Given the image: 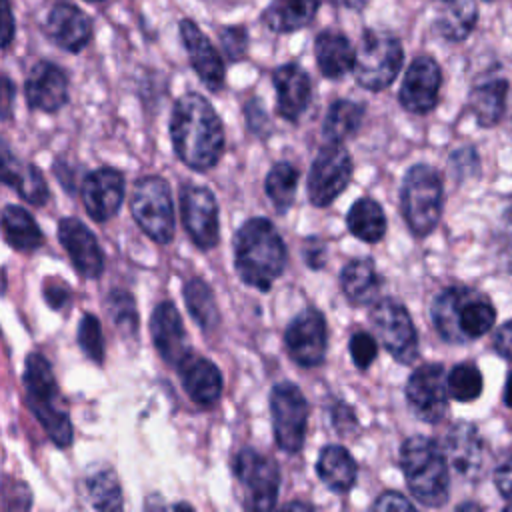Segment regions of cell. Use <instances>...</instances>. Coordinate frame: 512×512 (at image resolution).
Masks as SVG:
<instances>
[{"mask_svg": "<svg viewBox=\"0 0 512 512\" xmlns=\"http://www.w3.org/2000/svg\"><path fill=\"white\" fill-rule=\"evenodd\" d=\"M170 140L178 160L196 172L214 168L226 146L224 124L218 112L198 92H186L174 102Z\"/></svg>", "mask_w": 512, "mask_h": 512, "instance_id": "1", "label": "cell"}, {"mask_svg": "<svg viewBox=\"0 0 512 512\" xmlns=\"http://www.w3.org/2000/svg\"><path fill=\"white\" fill-rule=\"evenodd\" d=\"M286 262V244L268 218H250L236 230L234 268L246 286L268 292L284 274Z\"/></svg>", "mask_w": 512, "mask_h": 512, "instance_id": "2", "label": "cell"}, {"mask_svg": "<svg viewBox=\"0 0 512 512\" xmlns=\"http://www.w3.org/2000/svg\"><path fill=\"white\" fill-rule=\"evenodd\" d=\"M430 316L436 332L450 344L482 338L496 320L492 302L468 286H450L436 294Z\"/></svg>", "mask_w": 512, "mask_h": 512, "instance_id": "3", "label": "cell"}, {"mask_svg": "<svg viewBox=\"0 0 512 512\" xmlns=\"http://www.w3.org/2000/svg\"><path fill=\"white\" fill-rule=\"evenodd\" d=\"M26 404L34 418L40 422L48 438L58 448H68L72 444V422L58 388L56 376L50 362L40 352H30L24 360L22 374Z\"/></svg>", "mask_w": 512, "mask_h": 512, "instance_id": "4", "label": "cell"}, {"mask_svg": "<svg viewBox=\"0 0 512 512\" xmlns=\"http://www.w3.org/2000/svg\"><path fill=\"white\" fill-rule=\"evenodd\" d=\"M400 466L406 486L418 504L440 508L450 494L448 460L442 446L428 436H410L400 446Z\"/></svg>", "mask_w": 512, "mask_h": 512, "instance_id": "5", "label": "cell"}, {"mask_svg": "<svg viewBox=\"0 0 512 512\" xmlns=\"http://www.w3.org/2000/svg\"><path fill=\"white\" fill-rule=\"evenodd\" d=\"M442 178L430 164H414L400 186V210L416 238L428 236L442 216Z\"/></svg>", "mask_w": 512, "mask_h": 512, "instance_id": "6", "label": "cell"}, {"mask_svg": "<svg viewBox=\"0 0 512 512\" xmlns=\"http://www.w3.org/2000/svg\"><path fill=\"white\" fill-rule=\"evenodd\" d=\"M402 62H404L402 42L386 30L368 28L362 32L360 42L356 46L352 74L362 88L370 92H380L396 80V76L400 74Z\"/></svg>", "mask_w": 512, "mask_h": 512, "instance_id": "7", "label": "cell"}, {"mask_svg": "<svg viewBox=\"0 0 512 512\" xmlns=\"http://www.w3.org/2000/svg\"><path fill=\"white\" fill-rule=\"evenodd\" d=\"M130 212L138 228L158 244H170L176 234L172 190L162 176H142L130 192Z\"/></svg>", "mask_w": 512, "mask_h": 512, "instance_id": "8", "label": "cell"}, {"mask_svg": "<svg viewBox=\"0 0 512 512\" xmlns=\"http://www.w3.org/2000/svg\"><path fill=\"white\" fill-rule=\"evenodd\" d=\"M368 322L396 362L412 364L418 358V332L400 300L384 296L372 302L368 308Z\"/></svg>", "mask_w": 512, "mask_h": 512, "instance_id": "9", "label": "cell"}, {"mask_svg": "<svg viewBox=\"0 0 512 512\" xmlns=\"http://www.w3.org/2000/svg\"><path fill=\"white\" fill-rule=\"evenodd\" d=\"M246 510H272L280 488L278 464L254 448H242L232 462Z\"/></svg>", "mask_w": 512, "mask_h": 512, "instance_id": "10", "label": "cell"}, {"mask_svg": "<svg viewBox=\"0 0 512 512\" xmlns=\"http://www.w3.org/2000/svg\"><path fill=\"white\" fill-rule=\"evenodd\" d=\"M352 156L342 142H326L314 156L306 178L310 204L316 208L330 206L352 180Z\"/></svg>", "mask_w": 512, "mask_h": 512, "instance_id": "11", "label": "cell"}, {"mask_svg": "<svg viewBox=\"0 0 512 512\" xmlns=\"http://www.w3.org/2000/svg\"><path fill=\"white\" fill-rule=\"evenodd\" d=\"M270 414L276 446L298 454L304 446L308 426V400L292 382H278L270 390Z\"/></svg>", "mask_w": 512, "mask_h": 512, "instance_id": "12", "label": "cell"}, {"mask_svg": "<svg viewBox=\"0 0 512 512\" xmlns=\"http://www.w3.org/2000/svg\"><path fill=\"white\" fill-rule=\"evenodd\" d=\"M180 220L200 250H210L220 240L218 202L208 186L184 184L180 190Z\"/></svg>", "mask_w": 512, "mask_h": 512, "instance_id": "13", "label": "cell"}, {"mask_svg": "<svg viewBox=\"0 0 512 512\" xmlns=\"http://www.w3.org/2000/svg\"><path fill=\"white\" fill-rule=\"evenodd\" d=\"M412 414L428 424L440 422L448 412V374L442 364L418 366L404 388Z\"/></svg>", "mask_w": 512, "mask_h": 512, "instance_id": "14", "label": "cell"}, {"mask_svg": "<svg viewBox=\"0 0 512 512\" xmlns=\"http://www.w3.org/2000/svg\"><path fill=\"white\" fill-rule=\"evenodd\" d=\"M328 344L324 314L316 308L298 312L284 330V346L288 356L302 368H316L324 362Z\"/></svg>", "mask_w": 512, "mask_h": 512, "instance_id": "15", "label": "cell"}, {"mask_svg": "<svg viewBox=\"0 0 512 512\" xmlns=\"http://www.w3.org/2000/svg\"><path fill=\"white\" fill-rule=\"evenodd\" d=\"M124 190L126 182L122 172L112 166H100L82 178L80 200L86 214L94 222L104 224L118 214L124 202Z\"/></svg>", "mask_w": 512, "mask_h": 512, "instance_id": "16", "label": "cell"}, {"mask_svg": "<svg viewBox=\"0 0 512 512\" xmlns=\"http://www.w3.org/2000/svg\"><path fill=\"white\" fill-rule=\"evenodd\" d=\"M442 72L432 56H416L400 84L398 102L410 114H428L438 104Z\"/></svg>", "mask_w": 512, "mask_h": 512, "instance_id": "17", "label": "cell"}, {"mask_svg": "<svg viewBox=\"0 0 512 512\" xmlns=\"http://www.w3.org/2000/svg\"><path fill=\"white\" fill-rule=\"evenodd\" d=\"M442 450L448 466L464 480H478L486 464V446L478 428L470 422H456L448 428Z\"/></svg>", "mask_w": 512, "mask_h": 512, "instance_id": "18", "label": "cell"}, {"mask_svg": "<svg viewBox=\"0 0 512 512\" xmlns=\"http://www.w3.org/2000/svg\"><path fill=\"white\" fill-rule=\"evenodd\" d=\"M58 240L72 266L84 278L96 280L104 272V252L94 232L78 218L66 216L58 222Z\"/></svg>", "mask_w": 512, "mask_h": 512, "instance_id": "19", "label": "cell"}, {"mask_svg": "<svg viewBox=\"0 0 512 512\" xmlns=\"http://www.w3.org/2000/svg\"><path fill=\"white\" fill-rule=\"evenodd\" d=\"M24 98L30 110L56 114L68 104V74L56 62H36L24 80Z\"/></svg>", "mask_w": 512, "mask_h": 512, "instance_id": "20", "label": "cell"}, {"mask_svg": "<svg viewBox=\"0 0 512 512\" xmlns=\"http://www.w3.org/2000/svg\"><path fill=\"white\" fill-rule=\"evenodd\" d=\"M178 30H180V38L186 48L190 66L194 68L202 84L212 92H220L226 82V66L216 46L208 40V36L200 30V26L190 18H182L178 24Z\"/></svg>", "mask_w": 512, "mask_h": 512, "instance_id": "21", "label": "cell"}, {"mask_svg": "<svg viewBox=\"0 0 512 512\" xmlns=\"http://www.w3.org/2000/svg\"><path fill=\"white\" fill-rule=\"evenodd\" d=\"M148 328H150L152 344L166 364L178 366L192 352L186 338L182 316L170 300L158 302L154 306Z\"/></svg>", "mask_w": 512, "mask_h": 512, "instance_id": "22", "label": "cell"}, {"mask_svg": "<svg viewBox=\"0 0 512 512\" xmlns=\"http://www.w3.org/2000/svg\"><path fill=\"white\" fill-rule=\"evenodd\" d=\"M44 32L58 48L78 54L90 44L94 28L92 18L84 10L70 2H60L50 8L44 22Z\"/></svg>", "mask_w": 512, "mask_h": 512, "instance_id": "23", "label": "cell"}, {"mask_svg": "<svg viewBox=\"0 0 512 512\" xmlns=\"http://www.w3.org/2000/svg\"><path fill=\"white\" fill-rule=\"evenodd\" d=\"M276 88V112L288 122H298L312 98V82L308 72L296 62L280 64L272 70Z\"/></svg>", "mask_w": 512, "mask_h": 512, "instance_id": "24", "label": "cell"}, {"mask_svg": "<svg viewBox=\"0 0 512 512\" xmlns=\"http://www.w3.org/2000/svg\"><path fill=\"white\" fill-rule=\"evenodd\" d=\"M180 374L182 388L190 396V400L202 408L214 406L224 390V380L220 368L204 358L194 354V350L176 366Z\"/></svg>", "mask_w": 512, "mask_h": 512, "instance_id": "25", "label": "cell"}, {"mask_svg": "<svg viewBox=\"0 0 512 512\" xmlns=\"http://www.w3.org/2000/svg\"><path fill=\"white\" fill-rule=\"evenodd\" d=\"M2 182L10 188H14L22 200H26L32 206L42 208L48 198V184L36 164L22 162L16 156H12L8 144H2Z\"/></svg>", "mask_w": 512, "mask_h": 512, "instance_id": "26", "label": "cell"}, {"mask_svg": "<svg viewBox=\"0 0 512 512\" xmlns=\"http://www.w3.org/2000/svg\"><path fill=\"white\" fill-rule=\"evenodd\" d=\"M314 58L320 74L324 78L336 80L352 72L356 48L352 46V42L344 32L326 28L318 32L314 40Z\"/></svg>", "mask_w": 512, "mask_h": 512, "instance_id": "27", "label": "cell"}, {"mask_svg": "<svg viewBox=\"0 0 512 512\" xmlns=\"http://www.w3.org/2000/svg\"><path fill=\"white\" fill-rule=\"evenodd\" d=\"M340 288L352 306H366L380 298L382 278L372 258H354L340 270Z\"/></svg>", "mask_w": 512, "mask_h": 512, "instance_id": "28", "label": "cell"}, {"mask_svg": "<svg viewBox=\"0 0 512 512\" xmlns=\"http://www.w3.org/2000/svg\"><path fill=\"white\" fill-rule=\"evenodd\" d=\"M316 474L332 492L346 494L356 484L358 466L352 454L340 444H326L316 460Z\"/></svg>", "mask_w": 512, "mask_h": 512, "instance_id": "29", "label": "cell"}, {"mask_svg": "<svg viewBox=\"0 0 512 512\" xmlns=\"http://www.w3.org/2000/svg\"><path fill=\"white\" fill-rule=\"evenodd\" d=\"M320 0H272L264 12L262 22L276 34H290L306 28L318 14Z\"/></svg>", "mask_w": 512, "mask_h": 512, "instance_id": "30", "label": "cell"}, {"mask_svg": "<svg viewBox=\"0 0 512 512\" xmlns=\"http://www.w3.org/2000/svg\"><path fill=\"white\" fill-rule=\"evenodd\" d=\"M478 18L474 0H436L434 30L448 42H462Z\"/></svg>", "mask_w": 512, "mask_h": 512, "instance_id": "31", "label": "cell"}, {"mask_svg": "<svg viewBox=\"0 0 512 512\" xmlns=\"http://www.w3.org/2000/svg\"><path fill=\"white\" fill-rule=\"evenodd\" d=\"M506 94H508V82L496 76L482 78L472 86L468 104L480 126L490 128L500 122L506 108Z\"/></svg>", "mask_w": 512, "mask_h": 512, "instance_id": "32", "label": "cell"}, {"mask_svg": "<svg viewBox=\"0 0 512 512\" xmlns=\"http://www.w3.org/2000/svg\"><path fill=\"white\" fill-rule=\"evenodd\" d=\"M2 234L8 246L18 252H34L44 244V234L32 214L18 206L6 204L2 210Z\"/></svg>", "mask_w": 512, "mask_h": 512, "instance_id": "33", "label": "cell"}, {"mask_svg": "<svg viewBox=\"0 0 512 512\" xmlns=\"http://www.w3.org/2000/svg\"><path fill=\"white\" fill-rule=\"evenodd\" d=\"M366 106L348 98H338L328 106L322 122L324 142H344L354 136L364 122Z\"/></svg>", "mask_w": 512, "mask_h": 512, "instance_id": "34", "label": "cell"}, {"mask_svg": "<svg viewBox=\"0 0 512 512\" xmlns=\"http://www.w3.org/2000/svg\"><path fill=\"white\" fill-rule=\"evenodd\" d=\"M346 226L348 232L358 240L366 244H378L386 234V216L374 198L362 196L350 206L346 214Z\"/></svg>", "mask_w": 512, "mask_h": 512, "instance_id": "35", "label": "cell"}, {"mask_svg": "<svg viewBox=\"0 0 512 512\" xmlns=\"http://www.w3.org/2000/svg\"><path fill=\"white\" fill-rule=\"evenodd\" d=\"M184 302L190 312V316L196 320V324L204 330L210 332L218 326L220 322V310L216 304V296L212 288L198 276H192L184 284Z\"/></svg>", "mask_w": 512, "mask_h": 512, "instance_id": "36", "label": "cell"}, {"mask_svg": "<svg viewBox=\"0 0 512 512\" xmlns=\"http://www.w3.org/2000/svg\"><path fill=\"white\" fill-rule=\"evenodd\" d=\"M298 180L300 172L288 160H280L268 170L264 180V192L278 214H284L294 204Z\"/></svg>", "mask_w": 512, "mask_h": 512, "instance_id": "37", "label": "cell"}, {"mask_svg": "<svg viewBox=\"0 0 512 512\" xmlns=\"http://www.w3.org/2000/svg\"><path fill=\"white\" fill-rule=\"evenodd\" d=\"M90 504L96 510H120L122 508V488L114 470L104 468L88 478L86 482Z\"/></svg>", "mask_w": 512, "mask_h": 512, "instance_id": "38", "label": "cell"}, {"mask_svg": "<svg viewBox=\"0 0 512 512\" xmlns=\"http://www.w3.org/2000/svg\"><path fill=\"white\" fill-rule=\"evenodd\" d=\"M106 312L122 334L134 336L138 332L136 300L128 290L112 288L106 296Z\"/></svg>", "mask_w": 512, "mask_h": 512, "instance_id": "39", "label": "cell"}, {"mask_svg": "<svg viewBox=\"0 0 512 512\" xmlns=\"http://www.w3.org/2000/svg\"><path fill=\"white\" fill-rule=\"evenodd\" d=\"M448 394L458 402H472L482 394V374L476 364L460 362L448 374Z\"/></svg>", "mask_w": 512, "mask_h": 512, "instance_id": "40", "label": "cell"}, {"mask_svg": "<svg viewBox=\"0 0 512 512\" xmlns=\"http://www.w3.org/2000/svg\"><path fill=\"white\" fill-rule=\"evenodd\" d=\"M78 346L96 364L104 362V336L100 320L86 312L78 324Z\"/></svg>", "mask_w": 512, "mask_h": 512, "instance_id": "41", "label": "cell"}, {"mask_svg": "<svg viewBox=\"0 0 512 512\" xmlns=\"http://www.w3.org/2000/svg\"><path fill=\"white\" fill-rule=\"evenodd\" d=\"M218 40L224 56L230 62L244 60L248 54V30L242 24H230L218 30Z\"/></svg>", "mask_w": 512, "mask_h": 512, "instance_id": "42", "label": "cell"}, {"mask_svg": "<svg viewBox=\"0 0 512 512\" xmlns=\"http://www.w3.org/2000/svg\"><path fill=\"white\" fill-rule=\"evenodd\" d=\"M348 350H350V358L356 364V368L366 370L374 364V360L378 356V342L370 332L356 330L348 340Z\"/></svg>", "mask_w": 512, "mask_h": 512, "instance_id": "43", "label": "cell"}, {"mask_svg": "<svg viewBox=\"0 0 512 512\" xmlns=\"http://www.w3.org/2000/svg\"><path fill=\"white\" fill-rule=\"evenodd\" d=\"M498 252L504 268L512 274V202L506 206L502 214V224L498 234Z\"/></svg>", "mask_w": 512, "mask_h": 512, "instance_id": "44", "label": "cell"}, {"mask_svg": "<svg viewBox=\"0 0 512 512\" xmlns=\"http://www.w3.org/2000/svg\"><path fill=\"white\" fill-rule=\"evenodd\" d=\"M332 424H334V428L338 430V434L350 436V432L358 428V420H356L354 408L348 406V404L342 402V400H336V402L332 404Z\"/></svg>", "mask_w": 512, "mask_h": 512, "instance_id": "45", "label": "cell"}, {"mask_svg": "<svg viewBox=\"0 0 512 512\" xmlns=\"http://www.w3.org/2000/svg\"><path fill=\"white\" fill-rule=\"evenodd\" d=\"M42 294H44V300L48 302V306L54 308V310L62 308V306L68 304V300H70V290H68V286H66L64 282L56 280V278L44 280Z\"/></svg>", "mask_w": 512, "mask_h": 512, "instance_id": "46", "label": "cell"}, {"mask_svg": "<svg viewBox=\"0 0 512 512\" xmlns=\"http://www.w3.org/2000/svg\"><path fill=\"white\" fill-rule=\"evenodd\" d=\"M302 256L306 260V264L314 270L322 268L326 264V246L320 238H306L302 244Z\"/></svg>", "mask_w": 512, "mask_h": 512, "instance_id": "47", "label": "cell"}, {"mask_svg": "<svg viewBox=\"0 0 512 512\" xmlns=\"http://www.w3.org/2000/svg\"><path fill=\"white\" fill-rule=\"evenodd\" d=\"M494 484L500 496L512 504V456H508L498 468L494 470Z\"/></svg>", "mask_w": 512, "mask_h": 512, "instance_id": "48", "label": "cell"}, {"mask_svg": "<svg viewBox=\"0 0 512 512\" xmlns=\"http://www.w3.org/2000/svg\"><path fill=\"white\" fill-rule=\"evenodd\" d=\"M372 508L374 510H414V504L406 496H402L400 492L388 490V492H382L372 502Z\"/></svg>", "mask_w": 512, "mask_h": 512, "instance_id": "49", "label": "cell"}, {"mask_svg": "<svg viewBox=\"0 0 512 512\" xmlns=\"http://www.w3.org/2000/svg\"><path fill=\"white\" fill-rule=\"evenodd\" d=\"M16 34V20L10 0H2V50H8Z\"/></svg>", "mask_w": 512, "mask_h": 512, "instance_id": "50", "label": "cell"}, {"mask_svg": "<svg viewBox=\"0 0 512 512\" xmlns=\"http://www.w3.org/2000/svg\"><path fill=\"white\" fill-rule=\"evenodd\" d=\"M494 350L512 362V320H508L504 326L498 328L494 336Z\"/></svg>", "mask_w": 512, "mask_h": 512, "instance_id": "51", "label": "cell"}, {"mask_svg": "<svg viewBox=\"0 0 512 512\" xmlns=\"http://www.w3.org/2000/svg\"><path fill=\"white\" fill-rule=\"evenodd\" d=\"M244 112H246V120H248L250 130L260 134V130H262V126H264V124H260V120L268 122V114H266V110L262 108V102H260L258 98H252V100L244 106Z\"/></svg>", "mask_w": 512, "mask_h": 512, "instance_id": "52", "label": "cell"}, {"mask_svg": "<svg viewBox=\"0 0 512 512\" xmlns=\"http://www.w3.org/2000/svg\"><path fill=\"white\" fill-rule=\"evenodd\" d=\"M14 84H12V80L4 74L2 76V116H4V120L6 118H10V112H12V100H14Z\"/></svg>", "mask_w": 512, "mask_h": 512, "instance_id": "53", "label": "cell"}, {"mask_svg": "<svg viewBox=\"0 0 512 512\" xmlns=\"http://www.w3.org/2000/svg\"><path fill=\"white\" fill-rule=\"evenodd\" d=\"M504 402L506 406L512 408V372L508 374V380H506V388H504Z\"/></svg>", "mask_w": 512, "mask_h": 512, "instance_id": "54", "label": "cell"}, {"mask_svg": "<svg viewBox=\"0 0 512 512\" xmlns=\"http://www.w3.org/2000/svg\"><path fill=\"white\" fill-rule=\"evenodd\" d=\"M348 8H354V10H360L368 0H342Z\"/></svg>", "mask_w": 512, "mask_h": 512, "instance_id": "55", "label": "cell"}, {"mask_svg": "<svg viewBox=\"0 0 512 512\" xmlns=\"http://www.w3.org/2000/svg\"><path fill=\"white\" fill-rule=\"evenodd\" d=\"M284 508L292 510V508H314V506L306 504V502H288V504H284Z\"/></svg>", "mask_w": 512, "mask_h": 512, "instance_id": "56", "label": "cell"}, {"mask_svg": "<svg viewBox=\"0 0 512 512\" xmlns=\"http://www.w3.org/2000/svg\"><path fill=\"white\" fill-rule=\"evenodd\" d=\"M86 2H92V4H102V2H106V0H86Z\"/></svg>", "mask_w": 512, "mask_h": 512, "instance_id": "57", "label": "cell"}]
</instances>
